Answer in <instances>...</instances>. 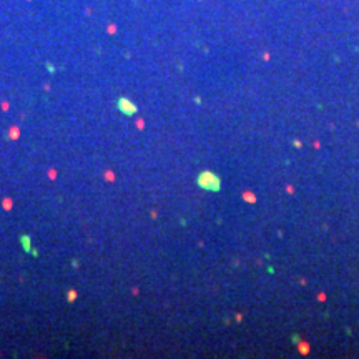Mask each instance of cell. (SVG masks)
Here are the masks:
<instances>
[{
    "mask_svg": "<svg viewBox=\"0 0 359 359\" xmlns=\"http://www.w3.org/2000/svg\"><path fill=\"white\" fill-rule=\"evenodd\" d=\"M20 243H22V248H24L27 253H32V241H30V236H28V235H22V236H20Z\"/></svg>",
    "mask_w": 359,
    "mask_h": 359,
    "instance_id": "cell-2",
    "label": "cell"
},
{
    "mask_svg": "<svg viewBox=\"0 0 359 359\" xmlns=\"http://www.w3.org/2000/svg\"><path fill=\"white\" fill-rule=\"evenodd\" d=\"M75 296H77V293H73V291H70V293H68V301H70V303H72V301H75V299H73Z\"/></svg>",
    "mask_w": 359,
    "mask_h": 359,
    "instance_id": "cell-3",
    "label": "cell"
},
{
    "mask_svg": "<svg viewBox=\"0 0 359 359\" xmlns=\"http://www.w3.org/2000/svg\"><path fill=\"white\" fill-rule=\"evenodd\" d=\"M117 107L123 115H135L136 113V107L133 105L128 98H120V100L117 102Z\"/></svg>",
    "mask_w": 359,
    "mask_h": 359,
    "instance_id": "cell-1",
    "label": "cell"
}]
</instances>
